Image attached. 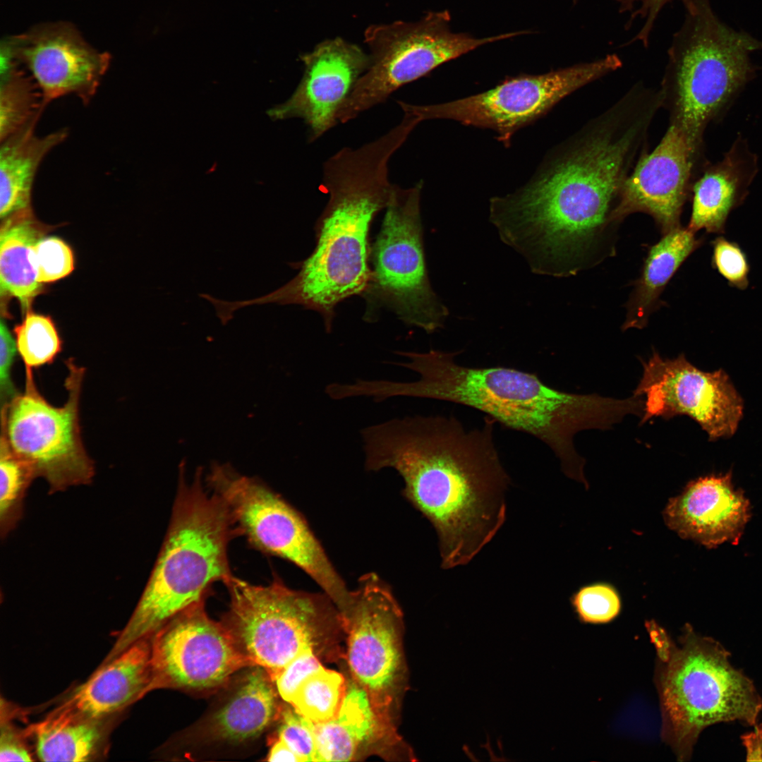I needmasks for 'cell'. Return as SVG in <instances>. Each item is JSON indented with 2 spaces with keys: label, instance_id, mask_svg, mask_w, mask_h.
Masks as SVG:
<instances>
[{
  "label": "cell",
  "instance_id": "5b68a950",
  "mask_svg": "<svg viewBox=\"0 0 762 762\" xmlns=\"http://www.w3.org/2000/svg\"><path fill=\"white\" fill-rule=\"evenodd\" d=\"M165 538L128 622L104 659L152 636L189 606L205 600L210 587L232 576L229 543L239 536L231 514L216 493L206 491L199 471L193 481L181 473Z\"/></svg>",
  "mask_w": 762,
  "mask_h": 762
},
{
  "label": "cell",
  "instance_id": "e0dca14e",
  "mask_svg": "<svg viewBox=\"0 0 762 762\" xmlns=\"http://www.w3.org/2000/svg\"><path fill=\"white\" fill-rule=\"evenodd\" d=\"M6 40L37 86L45 107L69 95L90 103L110 64L108 53L92 47L68 23L40 24Z\"/></svg>",
  "mask_w": 762,
  "mask_h": 762
},
{
  "label": "cell",
  "instance_id": "7c38bea8",
  "mask_svg": "<svg viewBox=\"0 0 762 762\" xmlns=\"http://www.w3.org/2000/svg\"><path fill=\"white\" fill-rule=\"evenodd\" d=\"M206 481L227 505L239 536L259 551L296 565L341 609L352 591L332 565L303 516L260 480L215 464Z\"/></svg>",
  "mask_w": 762,
  "mask_h": 762
},
{
  "label": "cell",
  "instance_id": "d6986e66",
  "mask_svg": "<svg viewBox=\"0 0 762 762\" xmlns=\"http://www.w3.org/2000/svg\"><path fill=\"white\" fill-rule=\"evenodd\" d=\"M701 153L683 131L670 123L656 147L642 154L625 180L616 210L621 221L642 212L651 215L663 234L680 226L683 206L691 192Z\"/></svg>",
  "mask_w": 762,
  "mask_h": 762
},
{
  "label": "cell",
  "instance_id": "277c9868",
  "mask_svg": "<svg viewBox=\"0 0 762 762\" xmlns=\"http://www.w3.org/2000/svg\"><path fill=\"white\" fill-rule=\"evenodd\" d=\"M407 135L394 126L356 148L344 147L322 165V186L329 195L316 222L315 247L291 280L261 296L231 301V311L267 304L299 305L322 317L329 331L337 306L364 294L371 278L368 234L375 216L387 206L394 184L392 157Z\"/></svg>",
  "mask_w": 762,
  "mask_h": 762
},
{
  "label": "cell",
  "instance_id": "d4e9b609",
  "mask_svg": "<svg viewBox=\"0 0 762 762\" xmlns=\"http://www.w3.org/2000/svg\"><path fill=\"white\" fill-rule=\"evenodd\" d=\"M36 119L0 141V217L1 220L31 207V193L45 156L68 137L63 128L46 135L35 133Z\"/></svg>",
  "mask_w": 762,
  "mask_h": 762
},
{
  "label": "cell",
  "instance_id": "7a4b0ae2",
  "mask_svg": "<svg viewBox=\"0 0 762 762\" xmlns=\"http://www.w3.org/2000/svg\"><path fill=\"white\" fill-rule=\"evenodd\" d=\"M406 358L399 365L418 375L412 382L377 380L375 398L433 399L466 406L487 414L502 426L522 432L548 445L566 476L588 485L585 461L573 443L588 429L608 430L633 414L631 398L577 394L555 389L534 373L506 366L471 367L455 361L461 351H397Z\"/></svg>",
  "mask_w": 762,
  "mask_h": 762
},
{
  "label": "cell",
  "instance_id": "cb8c5ba5",
  "mask_svg": "<svg viewBox=\"0 0 762 762\" xmlns=\"http://www.w3.org/2000/svg\"><path fill=\"white\" fill-rule=\"evenodd\" d=\"M108 720L88 717L64 702L25 730L41 761H89L106 750Z\"/></svg>",
  "mask_w": 762,
  "mask_h": 762
},
{
  "label": "cell",
  "instance_id": "e575fe53",
  "mask_svg": "<svg viewBox=\"0 0 762 762\" xmlns=\"http://www.w3.org/2000/svg\"><path fill=\"white\" fill-rule=\"evenodd\" d=\"M572 603L581 619L591 623H604L613 619L621 607L616 591L603 583L581 588L572 598Z\"/></svg>",
  "mask_w": 762,
  "mask_h": 762
},
{
  "label": "cell",
  "instance_id": "836d02e7",
  "mask_svg": "<svg viewBox=\"0 0 762 762\" xmlns=\"http://www.w3.org/2000/svg\"><path fill=\"white\" fill-rule=\"evenodd\" d=\"M280 725L277 738L284 741L301 758V762H318L315 723L292 706L279 710Z\"/></svg>",
  "mask_w": 762,
  "mask_h": 762
},
{
  "label": "cell",
  "instance_id": "7402d4cb",
  "mask_svg": "<svg viewBox=\"0 0 762 762\" xmlns=\"http://www.w3.org/2000/svg\"><path fill=\"white\" fill-rule=\"evenodd\" d=\"M758 171V158L742 136L723 158L705 166L694 182L688 229L722 233L731 212L743 202Z\"/></svg>",
  "mask_w": 762,
  "mask_h": 762
},
{
  "label": "cell",
  "instance_id": "4dcf8cb0",
  "mask_svg": "<svg viewBox=\"0 0 762 762\" xmlns=\"http://www.w3.org/2000/svg\"><path fill=\"white\" fill-rule=\"evenodd\" d=\"M13 334L25 368L37 369L52 363L62 351V340L50 316L27 310Z\"/></svg>",
  "mask_w": 762,
  "mask_h": 762
},
{
  "label": "cell",
  "instance_id": "ac0fdd59",
  "mask_svg": "<svg viewBox=\"0 0 762 762\" xmlns=\"http://www.w3.org/2000/svg\"><path fill=\"white\" fill-rule=\"evenodd\" d=\"M303 75L284 102L267 111L272 120L302 119L313 142L339 123V111L370 65V56L339 37L301 55Z\"/></svg>",
  "mask_w": 762,
  "mask_h": 762
},
{
  "label": "cell",
  "instance_id": "1f68e13d",
  "mask_svg": "<svg viewBox=\"0 0 762 762\" xmlns=\"http://www.w3.org/2000/svg\"><path fill=\"white\" fill-rule=\"evenodd\" d=\"M35 478L32 469L11 449L5 438L0 440V525L4 537L11 531L23 512L25 492Z\"/></svg>",
  "mask_w": 762,
  "mask_h": 762
},
{
  "label": "cell",
  "instance_id": "52a82bcc",
  "mask_svg": "<svg viewBox=\"0 0 762 762\" xmlns=\"http://www.w3.org/2000/svg\"><path fill=\"white\" fill-rule=\"evenodd\" d=\"M730 658L720 642L688 626L680 646L670 645L660 658L657 684L664 735L681 760L689 758L699 734L710 725L757 723L762 698Z\"/></svg>",
  "mask_w": 762,
  "mask_h": 762
},
{
  "label": "cell",
  "instance_id": "d6a6232c",
  "mask_svg": "<svg viewBox=\"0 0 762 762\" xmlns=\"http://www.w3.org/2000/svg\"><path fill=\"white\" fill-rule=\"evenodd\" d=\"M31 262L40 284L53 282L68 276L75 267L70 246L57 236H44L33 246Z\"/></svg>",
  "mask_w": 762,
  "mask_h": 762
},
{
  "label": "cell",
  "instance_id": "484cf974",
  "mask_svg": "<svg viewBox=\"0 0 762 762\" xmlns=\"http://www.w3.org/2000/svg\"><path fill=\"white\" fill-rule=\"evenodd\" d=\"M701 243L694 231L679 226L666 233L651 248L627 306L624 329H641L646 325L666 284Z\"/></svg>",
  "mask_w": 762,
  "mask_h": 762
},
{
  "label": "cell",
  "instance_id": "8fae6325",
  "mask_svg": "<svg viewBox=\"0 0 762 762\" xmlns=\"http://www.w3.org/2000/svg\"><path fill=\"white\" fill-rule=\"evenodd\" d=\"M423 181L394 184L380 230L370 248L371 278L363 294L406 324L433 333L444 327L449 310L431 286L426 268L421 197Z\"/></svg>",
  "mask_w": 762,
  "mask_h": 762
},
{
  "label": "cell",
  "instance_id": "ba28073f",
  "mask_svg": "<svg viewBox=\"0 0 762 762\" xmlns=\"http://www.w3.org/2000/svg\"><path fill=\"white\" fill-rule=\"evenodd\" d=\"M65 363L67 399L63 406L51 404L39 392L32 369L25 368L24 392L1 408V435L35 478L46 480L52 493L89 484L95 473L80 423L85 368L72 358Z\"/></svg>",
  "mask_w": 762,
  "mask_h": 762
},
{
  "label": "cell",
  "instance_id": "5bb4252c",
  "mask_svg": "<svg viewBox=\"0 0 762 762\" xmlns=\"http://www.w3.org/2000/svg\"><path fill=\"white\" fill-rule=\"evenodd\" d=\"M254 665L200 600L174 617L152 636L147 693L174 689L208 694L223 689L241 670Z\"/></svg>",
  "mask_w": 762,
  "mask_h": 762
},
{
  "label": "cell",
  "instance_id": "8d00e7d4",
  "mask_svg": "<svg viewBox=\"0 0 762 762\" xmlns=\"http://www.w3.org/2000/svg\"><path fill=\"white\" fill-rule=\"evenodd\" d=\"M322 665L315 656L313 648L305 649L291 660L274 679L279 696L290 703L299 684Z\"/></svg>",
  "mask_w": 762,
  "mask_h": 762
},
{
  "label": "cell",
  "instance_id": "44dd1931",
  "mask_svg": "<svg viewBox=\"0 0 762 762\" xmlns=\"http://www.w3.org/2000/svg\"><path fill=\"white\" fill-rule=\"evenodd\" d=\"M221 700L194 729L202 742L236 745L260 737L279 715V695L265 668L247 667L226 684Z\"/></svg>",
  "mask_w": 762,
  "mask_h": 762
},
{
  "label": "cell",
  "instance_id": "30bf717a",
  "mask_svg": "<svg viewBox=\"0 0 762 762\" xmlns=\"http://www.w3.org/2000/svg\"><path fill=\"white\" fill-rule=\"evenodd\" d=\"M447 11L429 12L416 23L396 21L372 25L365 32L370 49V65L339 111V123L385 102L404 85L419 79L442 64L483 44L526 33L518 31L476 38L453 32Z\"/></svg>",
  "mask_w": 762,
  "mask_h": 762
},
{
  "label": "cell",
  "instance_id": "ffe728a7",
  "mask_svg": "<svg viewBox=\"0 0 762 762\" xmlns=\"http://www.w3.org/2000/svg\"><path fill=\"white\" fill-rule=\"evenodd\" d=\"M751 516L750 502L734 487L731 472L690 481L663 511L672 531L708 548L737 544Z\"/></svg>",
  "mask_w": 762,
  "mask_h": 762
},
{
  "label": "cell",
  "instance_id": "b9f144b4",
  "mask_svg": "<svg viewBox=\"0 0 762 762\" xmlns=\"http://www.w3.org/2000/svg\"><path fill=\"white\" fill-rule=\"evenodd\" d=\"M267 761L301 762L299 756L284 741L277 737L272 741Z\"/></svg>",
  "mask_w": 762,
  "mask_h": 762
},
{
  "label": "cell",
  "instance_id": "f1b7e54d",
  "mask_svg": "<svg viewBox=\"0 0 762 762\" xmlns=\"http://www.w3.org/2000/svg\"><path fill=\"white\" fill-rule=\"evenodd\" d=\"M15 59L0 61V141L40 119L45 106L28 73Z\"/></svg>",
  "mask_w": 762,
  "mask_h": 762
},
{
  "label": "cell",
  "instance_id": "6da1fadb",
  "mask_svg": "<svg viewBox=\"0 0 762 762\" xmlns=\"http://www.w3.org/2000/svg\"><path fill=\"white\" fill-rule=\"evenodd\" d=\"M466 429L453 415L392 418L361 430L365 467L391 468L403 495L433 526L441 566L468 564L506 516L510 483L494 441L496 421Z\"/></svg>",
  "mask_w": 762,
  "mask_h": 762
},
{
  "label": "cell",
  "instance_id": "d590c367",
  "mask_svg": "<svg viewBox=\"0 0 762 762\" xmlns=\"http://www.w3.org/2000/svg\"><path fill=\"white\" fill-rule=\"evenodd\" d=\"M712 265L728 284L739 289L749 284V265L740 246L724 237L713 241Z\"/></svg>",
  "mask_w": 762,
  "mask_h": 762
},
{
  "label": "cell",
  "instance_id": "60d3db41",
  "mask_svg": "<svg viewBox=\"0 0 762 762\" xmlns=\"http://www.w3.org/2000/svg\"><path fill=\"white\" fill-rule=\"evenodd\" d=\"M741 740L746 750V760L762 761V724L756 725L754 731L742 735Z\"/></svg>",
  "mask_w": 762,
  "mask_h": 762
},
{
  "label": "cell",
  "instance_id": "f35d334b",
  "mask_svg": "<svg viewBox=\"0 0 762 762\" xmlns=\"http://www.w3.org/2000/svg\"><path fill=\"white\" fill-rule=\"evenodd\" d=\"M674 0H615L618 4L619 11L621 13L630 14L631 23L635 18H640L643 21L640 31L634 40L642 42L646 47L648 45L651 32L654 23L663 9L668 3ZM685 2L687 0H679Z\"/></svg>",
  "mask_w": 762,
  "mask_h": 762
},
{
  "label": "cell",
  "instance_id": "4316f807",
  "mask_svg": "<svg viewBox=\"0 0 762 762\" xmlns=\"http://www.w3.org/2000/svg\"><path fill=\"white\" fill-rule=\"evenodd\" d=\"M46 232L47 226L35 217L31 207L2 219L0 233L1 294L16 297L23 308H28L42 289L31 262V253L33 246Z\"/></svg>",
  "mask_w": 762,
  "mask_h": 762
},
{
  "label": "cell",
  "instance_id": "603a6c76",
  "mask_svg": "<svg viewBox=\"0 0 762 762\" xmlns=\"http://www.w3.org/2000/svg\"><path fill=\"white\" fill-rule=\"evenodd\" d=\"M152 636L141 639L102 663L65 701L81 713L108 720L147 694Z\"/></svg>",
  "mask_w": 762,
  "mask_h": 762
},
{
  "label": "cell",
  "instance_id": "9c48e42d",
  "mask_svg": "<svg viewBox=\"0 0 762 762\" xmlns=\"http://www.w3.org/2000/svg\"><path fill=\"white\" fill-rule=\"evenodd\" d=\"M224 584L229 605L221 622L241 652L273 681L296 655L313 648L315 632L339 614L325 593L294 590L277 577L262 586L232 576Z\"/></svg>",
  "mask_w": 762,
  "mask_h": 762
},
{
  "label": "cell",
  "instance_id": "ab89813d",
  "mask_svg": "<svg viewBox=\"0 0 762 762\" xmlns=\"http://www.w3.org/2000/svg\"><path fill=\"white\" fill-rule=\"evenodd\" d=\"M26 730L18 729L7 718L1 721L0 761H32L33 754Z\"/></svg>",
  "mask_w": 762,
  "mask_h": 762
},
{
  "label": "cell",
  "instance_id": "9a60e30c",
  "mask_svg": "<svg viewBox=\"0 0 762 762\" xmlns=\"http://www.w3.org/2000/svg\"><path fill=\"white\" fill-rule=\"evenodd\" d=\"M642 365V377L633 392L643 398L640 424L653 418L686 415L698 423L711 441L735 433L744 404L722 369L703 371L683 353L669 359L655 351Z\"/></svg>",
  "mask_w": 762,
  "mask_h": 762
},
{
  "label": "cell",
  "instance_id": "8992f818",
  "mask_svg": "<svg viewBox=\"0 0 762 762\" xmlns=\"http://www.w3.org/2000/svg\"><path fill=\"white\" fill-rule=\"evenodd\" d=\"M683 4L685 18L668 49L660 90L671 123L701 153L708 124L755 75L750 55L762 49V42L722 23L709 0H687Z\"/></svg>",
  "mask_w": 762,
  "mask_h": 762
},
{
  "label": "cell",
  "instance_id": "74e56055",
  "mask_svg": "<svg viewBox=\"0 0 762 762\" xmlns=\"http://www.w3.org/2000/svg\"><path fill=\"white\" fill-rule=\"evenodd\" d=\"M18 353L15 337L6 323L0 324V395L1 408L6 406L19 393L12 381V368Z\"/></svg>",
  "mask_w": 762,
  "mask_h": 762
},
{
  "label": "cell",
  "instance_id": "2e32d148",
  "mask_svg": "<svg viewBox=\"0 0 762 762\" xmlns=\"http://www.w3.org/2000/svg\"><path fill=\"white\" fill-rule=\"evenodd\" d=\"M339 614L349 634L351 670L373 708L382 709L389 703L401 670V610L389 585L371 572L359 579Z\"/></svg>",
  "mask_w": 762,
  "mask_h": 762
},
{
  "label": "cell",
  "instance_id": "83f0119b",
  "mask_svg": "<svg viewBox=\"0 0 762 762\" xmlns=\"http://www.w3.org/2000/svg\"><path fill=\"white\" fill-rule=\"evenodd\" d=\"M375 711L366 691L351 684L337 715L327 722L315 723L319 761H349L363 742L373 734Z\"/></svg>",
  "mask_w": 762,
  "mask_h": 762
},
{
  "label": "cell",
  "instance_id": "4fadbf2b",
  "mask_svg": "<svg viewBox=\"0 0 762 762\" xmlns=\"http://www.w3.org/2000/svg\"><path fill=\"white\" fill-rule=\"evenodd\" d=\"M621 66L620 58L612 54L545 73L507 78L488 90L450 102L424 105L397 103L404 114L419 123L449 119L491 129L497 133V140L509 147L518 130L540 119L575 90Z\"/></svg>",
  "mask_w": 762,
  "mask_h": 762
},
{
  "label": "cell",
  "instance_id": "3957f363",
  "mask_svg": "<svg viewBox=\"0 0 762 762\" xmlns=\"http://www.w3.org/2000/svg\"><path fill=\"white\" fill-rule=\"evenodd\" d=\"M663 107L660 91L636 85L555 147L517 190L537 225L567 243L593 241L615 229L623 184Z\"/></svg>",
  "mask_w": 762,
  "mask_h": 762
},
{
  "label": "cell",
  "instance_id": "f546056e",
  "mask_svg": "<svg viewBox=\"0 0 762 762\" xmlns=\"http://www.w3.org/2000/svg\"><path fill=\"white\" fill-rule=\"evenodd\" d=\"M346 691L344 677L322 666L299 684L289 705L314 723H322L337 715Z\"/></svg>",
  "mask_w": 762,
  "mask_h": 762
}]
</instances>
